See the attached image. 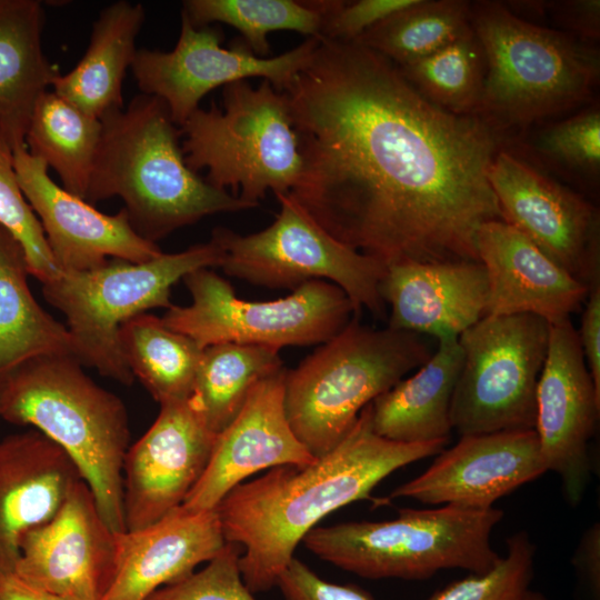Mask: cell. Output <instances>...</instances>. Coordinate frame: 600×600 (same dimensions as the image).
<instances>
[{
  "label": "cell",
  "mask_w": 600,
  "mask_h": 600,
  "mask_svg": "<svg viewBox=\"0 0 600 600\" xmlns=\"http://www.w3.org/2000/svg\"><path fill=\"white\" fill-rule=\"evenodd\" d=\"M114 558L116 533L80 479L51 519L22 536L13 573L64 600H103Z\"/></svg>",
  "instance_id": "2e32d148"
},
{
  "label": "cell",
  "mask_w": 600,
  "mask_h": 600,
  "mask_svg": "<svg viewBox=\"0 0 600 600\" xmlns=\"http://www.w3.org/2000/svg\"><path fill=\"white\" fill-rule=\"evenodd\" d=\"M0 224L22 246L29 272L41 283L60 271L49 249L42 226L24 198L13 167L12 151L0 137Z\"/></svg>",
  "instance_id": "8d00e7d4"
},
{
  "label": "cell",
  "mask_w": 600,
  "mask_h": 600,
  "mask_svg": "<svg viewBox=\"0 0 600 600\" xmlns=\"http://www.w3.org/2000/svg\"><path fill=\"white\" fill-rule=\"evenodd\" d=\"M277 587L284 600H374L356 584L323 580L294 557L279 577Z\"/></svg>",
  "instance_id": "ab89813d"
},
{
  "label": "cell",
  "mask_w": 600,
  "mask_h": 600,
  "mask_svg": "<svg viewBox=\"0 0 600 600\" xmlns=\"http://www.w3.org/2000/svg\"><path fill=\"white\" fill-rule=\"evenodd\" d=\"M399 68L433 104L453 114L474 116L482 92L486 58L471 26L443 48Z\"/></svg>",
  "instance_id": "d6a6232c"
},
{
  "label": "cell",
  "mask_w": 600,
  "mask_h": 600,
  "mask_svg": "<svg viewBox=\"0 0 600 600\" xmlns=\"http://www.w3.org/2000/svg\"><path fill=\"white\" fill-rule=\"evenodd\" d=\"M279 351L237 343L203 349L189 400L213 433L233 421L254 384L283 368Z\"/></svg>",
  "instance_id": "4dcf8cb0"
},
{
  "label": "cell",
  "mask_w": 600,
  "mask_h": 600,
  "mask_svg": "<svg viewBox=\"0 0 600 600\" xmlns=\"http://www.w3.org/2000/svg\"><path fill=\"white\" fill-rule=\"evenodd\" d=\"M283 92L302 160L290 194L329 234L386 267L479 262L478 228L503 221L488 180L503 134L356 42L318 38Z\"/></svg>",
  "instance_id": "6da1fadb"
},
{
  "label": "cell",
  "mask_w": 600,
  "mask_h": 600,
  "mask_svg": "<svg viewBox=\"0 0 600 600\" xmlns=\"http://www.w3.org/2000/svg\"><path fill=\"white\" fill-rule=\"evenodd\" d=\"M578 331L594 388L600 393V284L589 289Z\"/></svg>",
  "instance_id": "b9f144b4"
},
{
  "label": "cell",
  "mask_w": 600,
  "mask_h": 600,
  "mask_svg": "<svg viewBox=\"0 0 600 600\" xmlns=\"http://www.w3.org/2000/svg\"><path fill=\"white\" fill-rule=\"evenodd\" d=\"M287 369L261 379L233 421L217 437L208 466L181 507L213 510L249 476L279 466L306 467L313 458L293 433L284 409Z\"/></svg>",
  "instance_id": "ffe728a7"
},
{
  "label": "cell",
  "mask_w": 600,
  "mask_h": 600,
  "mask_svg": "<svg viewBox=\"0 0 600 600\" xmlns=\"http://www.w3.org/2000/svg\"><path fill=\"white\" fill-rule=\"evenodd\" d=\"M222 258L220 244L211 238L143 262L111 259L87 271H60L42 283V293L67 318L73 357L128 386L134 377L120 350V327L150 309H169L173 284L198 269L220 267Z\"/></svg>",
  "instance_id": "9c48e42d"
},
{
  "label": "cell",
  "mask_w": 600,
  "mask_h": 600,
  "mask_svg": "<svg viewBox=\"0 0 600 600\" xmlns=\"http://www.w3.org/2000/svg\"><path fill=\"white\" fill-rule=\"evenodd\" d=\"M101 129L100 119L48 90L34 107L26 148L59 174L63 189L86 200Z\"/></svg>",
  "instance_id": "f546056e"
},
{
  "label": "cell",
  "mask_w": 600,
  "mask_h": 600,
  "mask_svg": "<svg viewBox=\"0 0 600 600\" xmlns=\"http://www.w3.org/2000/svg\"><path fill=\"white\" fill-rule=\"evenodd\" d=\"M461 364L458 338H439L437 350L413 376L370 403L373 431L402 443L448 441L450 404Z\"/></svg>",
  "instance_id": "d4e9b609"
},
{
  "label": "cell",
  "mask_w": 600,
  "mask_h": 600,
  "mask_svg": "<svg viewBox=\"0 0 600 600\" xmlns=\"http://www.w3.org/2000/svg\"><path fill=\"white\" fill-rule=\"evenodd\" d=\"M101 136L86 201L123 200L133 230L156 243L202 218L253 208L210 184L186 163L166 103L141 93L100 119Z\"/></svg>",
  "instance_id": "3957f363"
},
{
  "label": "cell",
  "mask_w": 600,
  "mask_h": 600,
  "mask_svg": "<svg viewBox=\"0 0 600 600\" xmlns=\"http://www.w3.org/2000/svg\"><path fill=\"white\" fill-rule=\"evenodd\" d=\"M143 21L140 3L121 0L106 7L93 23L86 53L72 70L54 77L52 90L98 119L122 109V82L138 51Z\"/></svg>",
  "instance_id": "4316f807"
},
{
  "label": "cell",
  "mask_w": 600,
  "mask_h": 600,
  "mask_svg": "<svg viewBox=\"0 0 600 600\" xmlns=\"http://www.w3.org/2000/svg\"><path fill=\"white\" fill-rule=\"evenodd\" d=\"M182 281L192 301L171 306L164 324L194 340L201 348L219 343L288 346L323 343L357 316L348 296L338 286L309 281L287 297L248 301L210 268L198 269Z\"/></svg>",
  "instance_id": "30bf717a"
},
{
  "label": "cell",
  "mask_w": 600,
  "mask_h": 600,
  "mask_svg": "<svg viewBox=\"0 0 600 600\" xmlns=\"http://www.w3.org/2000/svg\"><path fill=\"white\" fill-rule=\"evenodd\" d=\"M217 28L194 27L181 11V28L173 50L139 49L131 69L140 91L161 99L174 124L182 126L211 90L229 83L263 78L283 92L309 61L318 38L273 58L256 56L244 43L222 48Z\"/></svg>",
  "instance_id": "4fadbf2b"
},
{
  "label": "cell",
  "mask_w": 600,
  "mask_h": 600,
  "mask_svg": "<svg viewBox=\"0 0 600 600\" xmlns=\"http://www.w3.org/2000/svg\"><path fill=\"white\" fill-rule=\"evenodd\" d=\"M182 12L192 26L221 22L236 28L244 44L258 57L270 52L268 34L297 31L319 38L321 16L308 1L294 0H187Z\"/></svg>",
  "instance_id": "836d02e7"
},
{
  "label": "cell",
  "mask_w": 600,
  "mask_h": 600,
  "mask_svg": "<svg viewBox=\"0 0 600 600\" xmlns=\"http://www.w3.org/2000/svg\"><path fill=\"white\" fill-rule=\"evenodd\" d=\"M549 166L594 186L600 172V110L593 106L539 130L528 143Z\"/></svg>",
  "instance_id": "e575fe53"
},
{
  "label": "cell",
  "mask_w": 600,
  "mask_h": 600,
  "mask_svg": "<svg viewBox=\"0 0 600 600\" xmlns=\"http://www.w3.org/2000/svg\"><path fill=\"white\" fill-rule=\"evenodd\" d=\"M119 346L134 379L160 404L190 398L203 352L194 340L146 312L120 327Z\"/></svg>",
  "instance_id": "f1b7e54d"
},
{
  "label": "cell",
  "mask_w": 600,
  "mask_h": 600,
  "mask_svg": "<svg viewBox=\"0 0 600 600\" xmlns=\"http://www.w3.org/2000/svg\"><path fill=\"white\" fill-rule=\"evenodd\" d=\"M536 400L534 430L544 464L559 474L568 502L577 506L590 480L588 444L599 419L600 393L570 319L549 323Z\"/></svg>",
  "instance_id": "9a60e30c"
},
{
  "label": "cell",
  "mask_w": 600,
  "mask_h": 600,
  "mask_svg": "<svg viewBox=\"0 0 600 600\" xmlns=\"http://www.w3.org/2000/svg\"><path fill=\"white\" fill-rule=\"evenodd\" d=\"M488 180L506 223L588 289L600 284V214L591 202L506 148Z\"/></svg>",
  "instance_id": "5bb4252c"
},
{
  "label": "cell",
  "mask_w": 600,
  "mask_h": 600,
  "mask_svg": "<svg viewBox=\"0 0 600 600\" xmlns=\"http://www.w3.org/2000/svg\"><path fill=\"white\" fill-rule=\"evenodd\" d=\"M553 19L566 28L568 33L587 39H598L600 34L599 0L543 1Z\"/></svg>",
  "instance_id": "60d3db41"
},
{
  "label": "cell",
  "mask_w": 600,
  "mask_h": 600,
  "mask_svg": "<svg viewBox=\"0 0 600 600\" xmlns=\"http://www.w3.org/2000/svg\"><path fill=\"white\" fill-rule=\"evenodd\" d=\"M502 517L493 507L400 509L389 521L316 527L302 541L320 559L367 579L422 580L443 569L483 573L501 558L490 536Z\"/></svg>",
  "instance_id": "52a82bcc"
},
{
  "label": "cell",
  "mask_w": 600,
  "mask_h": 600,
  "mask_svg": "<svg viewBox=\"0 0 600 600\" xmlns=\"http://www.w3.org/2000/svg\"><path fill=\"white\" fill-rule=\"evenodd\" d=\"M524 600H543V598L529 591Z\"/></svg>",
  "instance_id": "f6af8a7d"
},
{
  "label": "cell",
  "mask_w": 600,
  "mask_h": 600,
  "mask_svg": "<svg viewBox=\"0 0 600 600\" xmlns=\"http://www.w3.org/2000/svg\"><path fill=\"white\" fill-rule=\"evenodd\" d=\"M380 296L391 308L389 328L458 338L486 316L487 273L474 261L392 264Z\"/></svg>",
  "instance_id": "cb8c5ba5"
},
{
  "label": "cell",
  "mask_w": 600,
  "mask_h": 600,
  "mask_svg": "<svg viewBox=\"0 0 600 600\" xmlns=\"http://www.w3.org/2000/svg\"><path fill=\"white\" fill-rule=\"evenodd\" d=\"M573 563L592 599L600 594V530L593 524L583 536L576 551Z\"/></svg>",
  "instance_id": "7bdbcfd3"
},
{
  "label": "cell",
  "mask_w": 600,
  "mask_h": 600,
  "mask_svg": "<svg viewBox=\"0 0 600 600\" xmlns=\"http://www.w3.org/2000/svg\"><path fill=\"white\" fill-rule=\"evenodd\" d=\"M548 341L549 322L531 313L484 316L464 330L452 429L461 436L534 429Z\"/></svg>",
  "instance_id": "7c38bea8"
},
{
  "label": "cell",
  "mask_w": 600,
  "mask_h": 600,
  "mask_svg": "<svg viewBox=\"0 0 600 600\" xmlns=\"http://www.w3.org/2000/svg\"><path fill=\"white\" fill-rule=\"evenodd\" d=\"M274 196L280 211L266 229L250 234L221 227L212 231L223 251L220 268L230 277L272 289L328 281L343 290L357 316L362 309L383 316L380 282L387 267L334 239L290 193Z\"/></svg>",
  "instance_id": "8fae6325"
},
{
  "label": "cell",
  "mask_w": 600,
  "mask_h": 600,
  "mask_svg": "<svg viewBox=\"0 0 600 600\" xmlns=\"http://www.w3.org/2000/svg\"><path fill=\"white\" fill-rule=\"evenodd\" d=\"M431 354L421 334L372 329L354 316L287 370L284 409L293 433L313 458H322L342 441L366 406Z\"/></svg>",
  "instance_id": "8992f818"
},
{
  "label": "cell",
  "mask_w": 600,
  "mask_h": 600,
  "mask_svg": "<svg viewBox=\"0 0 600 600\" xmlns=\"http://www.w3.org/2000/svg\"><path fill=\"white\" fill-rule=\"evenodd\" d=\"M508 552L487 572L470 573L427 600H524L533 577L534 547L521 531L507 540Z\"/></svg>",
  "instance_id": "d590c367"
},
{
  "label": "cell",
  "mask_w": 600,
  "mask_h": 600,
  "mask_svg": "<svg viewBox=\"0 0 600 600\" xmlns=\"http://www.w3.org/2000/svg\"><path fill=\"white\" fill-rule=\"evenodd\" d=\"M470 26L486 74L474 116L507 138L586 102L599 80V50L584 40L531 23L500 1L470 3Z\"/></svg>",
  "instance_id": "5b68a950"
},
{
  "label": "cell",
  "mask_w": 600,
  "mask_h": 600,
  "mask_svg": "<svg viewBox=\"0 0 600 600\" xmlns=\"http://www.w3.org/2000/svg\"><path fill=\"white\" fill-rule=\"evenodd\" d=\"M236 543L222 551L200 571L167 584L147 600H256L242 580Z\"/></svg>",
  "instance_id": "74e56055"
},
{
  "label": "cell",
  "mask_w": 600,
  "mask_h": 600,
  "mask_svg": "<svg viewBox=\"0 0 600 600\" xmlns=\"http://www.w3.org/2000/svg\"><path fill=\"white\" fill-rule=\"evenodd\" d=\"M0 600H64L38 590L13 572H0Z\"/></svg>",
  "instance_id": "ee69618b"
},
{
  "label": "cell",
  "mask_w": 600,
  "mask_h": 600,
  "mask_svg": "<svg viewBox=\"0 0 600 600\" xmlns=\"http://www.w3.org/2000/svg\"><path fill=\"white\" fill-rule=\"evenodd\" d=\"M476 250L488 280L486 316L531 313L556 323L586 302L589 289L504 221L482 223Z\"/></svg>",
  "instance_id": "44dd1931"
},
{
  "label": "cell",
  "mask_w": 600,
  "mask_h": 600,
  "mask_svg": "<svg viewBox=\"0 0 600 600\" xmlns=\"http://www.w3.org/2000/svg\"><path fill=\"white\" fill-rule=\"evenodd\" d=\"M217 437L189 399L160 404L152 426L124 457L127 531L146 528L182 504L203 474Z\"/></svg>",
  "instance_id": "e0dca14e"
},
{
  "label": "cell",
  "mask_w": 600,
  "mask_h": 600,
  "mask_svg": "<svg viewBox=\"0 0 600 600\" xmlns=\"http://www.w3.org/2000/svg\"><path fill=\"white\" fill-rule=\"evenodd\" d=\"M416 0L308 1L321 16L319 38L352 42L364 31Z\"/></svg>",
  "instance_id": "f35d334b"
},
{
  "label": "cell",
  "mask_w": 600,
  "mask_h": 600,
  "mask_svg": "<svg viewBox=\"0 0 600 600\" xmlns=\"http://www.w3.org/2000/svg\"><path fill=\"white\" fill-rule=\"evenodd\" d=\"M80 479L70 457L36 429L0 440V572H13L22 536L51 519Z\"/></svg>",
  "instance_id": "603a6c76"
},
{
  "label": "cell",
  "mask_w": 600,
  "mask_h": 600,
  "mask_svg": "<svg viewBox=\"0 0 600 600\" xmlns=\"http://www.w3.org/2000/svg\"><path fill=\"white\" fill-rule=\"evenodd\" d=\"M43 9L36 0H0V137L26 147L34 107L58 74L42 49Z\"/></svg>",
  "instance_id": "484cf974"
},
{
  "label": "cell",
  "mask_w": 600,
  "mask_h": 600,
  "mask_svg": "<svg viewBox=\"0 0 600 600\" xmlns=\"http://www.w3.org/2000/svg\"><path fill=\"white\" fill-rule=\"evenodd\" d=\"M226 544L216 509L191 512L180 506L146 528L116 533L114 570L103 600H147Z\"/></svg>",
  "instance_id": "7402d4cb"
},
{
  "label": "cell",
  "mask_w": 600,
  "mask_h": 600,
  "mask_svg": "<svg viewBox=\"0 0 600 600\" xmlns=\"http://www.w3.org/2000/svg\"><path fill=\"white\" fill-rule=\"evenodd\" d=\"M470 28V2L416 0L374 24L354 41L398 67L430 56Z\"/></svg>",
  "instance_id": "1f68e13d"
},
{
  "label": "cell",
  "mask_w": 600,
  "mask_h": 600,
  "mask_svg": "<svg viewBox=\"0 0 600 600\" xmlns=\"http://www.w3.org/2000/svg\"><path fill=\"white\" fill-rule=\"evenodd\" d=\"M0 418L31 426L58 444L109 528L126 531L122 469L130 428L118 396L96 383L73 356H42L0 377Z\"/></svg>",
  "instance_id": "277c9868"
},
{
  "label": "cell",
  "mask_w": 600,
  "mask_h": 600,
  "mask_svg": "<svg viewBox=\"0 0 600 600\" xmlns=\"http://www.w3.org/2000/svg\"><path fill=\"white\" fill-rule=\"evenodd\" d=\"M21 191L38 217L59 271H87L109 258L130 262L148 261L162 251L140 237L123 208L106 214L91 203L58 186L43 160L27 148L12 152Z\"/></svg>",
  "instance_id": "ac0fdd59"
},
{
  "label": "cell",
  "mask_w": 600,
  "mask_h": 600,
  "mask_svg": "<svg viewBox=\"0 0 600 600\" xmlns=\"http://www.w3.org/2000/svg\"><path fill=\"white\" fill-rule=\"evenodd\" d=\"M28 274L22 246L0 224V377L37 357L73 356L67 327L39 306Z\"/></svg>",
  "instance_id": "83f0119b"
},
{
  "label": "cell",
  "mask_w": 600,
  "mask_h": 600,
  "mask_svg": "<svg viewBox=\"0 0 600 600\" xmlns=\"http://www.w3.org/2000/svg\"><path fill=\"white\" fill-rule=\"evenodd\" d=\"M222 104L198 108L180 126L187 166L253 208L269 190L290 193L302 160L286 92L266 79L257 88L240 80L223 87Z\"/></svg>",
  "instance_id": "ba28073f"
},
{
  "label": "cell",
  "mask_w": 600,
  "mask_h": 600,
  "mask_svg": "<svg viewBox=\"0 0 600 600\" xmlns=\"http://www.w3.org/2000/svg\"><path fill=\"white\" fill-rule=\"evenodd\" d=\"M419 477L397 487L390 498L484 510L544 473L534 429L461 436Z\"/></svg>",
  "instance_id": "d6986e66"
},
{
  "label": "cell",
  "mask_w": 600,
  "mask_h": 600,
  "mask_svg": "<svg viewBox=\"0 0 600 600\" xmlns=\"http://www.w3.org/2000/svg\"><path fill=\"white\" fill-rule=\"evenodd\" d=\"M370 403L328 454L306 467L271 468L234 487L217 506L226 541L244 547L239 567L251 592L277 586L298 543L322 518L369 498L387 476L440 453L447 444V440L402 443L378 436Z\"/></svg>",
  "instance_id": "7a4b0ae2"
}]
</instances>
